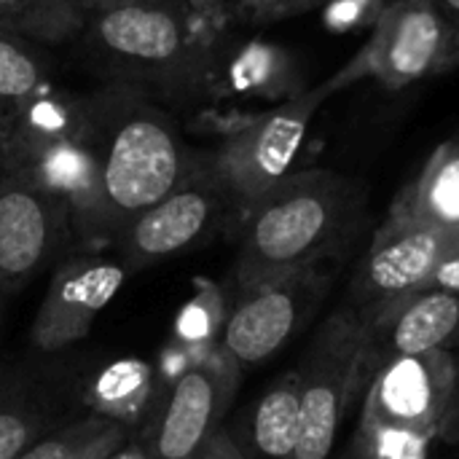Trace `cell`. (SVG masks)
Segmentation results:
<instances>
[{"label": "cell", "mask_w": 459, "mask_h": 459, "mask_svg": "<svg viewBox=\"0 0 459 459\" xmlns=\"http://www.w3.org/2000/svg\"><path fill=\"white\" fill-rule=\"evenodd\" d=\"M86 143L100 167V245H108L124 223L172 194L207 161V151H191L172 116L134 86L89 97Z\"/></svg>", "instance_id": "1"}, {"label": "cell", "mask_w": 459, "mask_h": 459, "mask_svg": "<svg viewBox=\"0 0 459 459\" xmlns=\"http://www.w3.org/2000/svg\"><path fill=\"white\" fill-rule=\"evenodd\" d=\"M366 212L358 178L309 167L282 178L242 221L234 261V290L253 282L339 258Z\"/></svg>", "instance_id": "2"}, {"label": "cell", "mask_w": 459, "mask_h": 459, "mask_svg": "<svg viewBox=\"0 0 459 459\" xmlns=\"http://www.w3.org/2000/svg\"><path fill=\"white\" fill-rule=\"evenodd\" d=\"M91 48L124 81L175 97H196L215 78L218 27L183 0H129L89 13Z\"/></svg>", "instance_id": "3"}, {"label": "cell", "mask_w": 459, "mask_h": 459, "mask_svg": "<svg viewBox=\"0 0 459 459\" xmlns=\"http://www.w3.org/2000/svg\"><path fill=\"white\" fill-rule=\"evenodd\" d=\"M452 38L455 24L433 0H387L366 43L317 89L325 100L368 78L390 91L406 89L446 73Z\"/></svg>", "instance_id": "4"}, {"label": "cell", "mask_w": 459, "mask_h": 459, "mask_svg": "<svg viewBox=\"0 0 459 459\" xmlns=\"http://www.w3.org/2000/svg\"><path fill=\"white\" fill-rule=\"evenodd\" d=\"M323 102L325 97L317 86L301 89L234 126L221 145L210 151V164L237 207L239 226L245 215L293 172L309 124Z\"/></svg>", "instance_id": "5"}, {"label": "cell", "mask_w": 459, "mask_h": 459, "mask_svg": "<svg viewBox=\"0 0 459 459\" xmlns=\"http://www.w3.org/2000/svg\"><path fill=\"white\" fill-rule=\"evenodd\" d=\"M366 320L339 307L315 333L299 374V459H331L352 398L363 390Z\"/></svg>", "instance_id": "6"}, {"label": "cell", "mask_w": 459, "mask_h": 459, "mask_svg": "<svg viewBox=\"0 0 459 459\" xmlns=\"http://www.w3.org/2000/svg\"><path fill=\"white\" fill-rule=\"evenodd\" d=\"M336 261L309 264L247 288H237L221 331V350L242 371L272 360L323 307L336 280Z\"/></svg>", "instance_id": "7"}, {"label": "cell", "mask_w": 459, "mask_h": 459, "mask_svg": "<svg viewBox=\"0 0 459 459\" xmlns=\"http://www.w3.org/2000/svg\"><path fill=\"white\" fill-rule=\"evenodd\" d=\"M229 221L239 223V215L226 186L218 180L207 151V161L196 175L124 223L108 245L132 274L199 247Z\"/></svg>", "instance_id": "8"}, {"label": "cell", "mask_w": 459, "mask_h": 459, "mask_svg": "<svg viewBox=\"0 0 459 459\" xmlns=\"http://www.w3.org/2000/svg\"><path fill=\"white\" fill-rule=\"evenodd\" d=\"M457 242V231H446L387 210L355 269L344 307L366 317L390 301L428 288L433 272Z\"/></svg>", "instance_id": "9"}, {"label": "cell", "mask_w": 459, "mask_h": 459, "mask_svg": "<svg viewBox=\"0 0 459 459\" xmlns=\"http://www.w3.org/2000/svg\"><path fill=\"white\" fill-rule=\"evenodd\" d=\"M242 366L221 344L178 377L143 436L153 459H196L221 430L239 390Z\"/></svg>", "instance_id": "10"}, {"label": "cell", "mask_w": 459, "mask_h": 459, "mask_svg": "<svg viewBox=\"0 0 459 459\" xmlns=\"http://www.w3.org/2000/svg\"><path fill=\"white\" fill-rule=\"evenodd\" d=\"M67 204L24 172H0V293L27 288L73 234Z\"/></svg>", "instance_id": "11"}, {"label": "cell", "mask_w": 459, "mask_h": 459, "mask_svg": "<svg viewBox=\"0 0 459 459\" xmlns=\"http://www.w3.org/2000/svg\"><path fill=\"white\" fill-rule=\"evenodd\" d=\"M455 387V352L395 358L366 382L360 428H403L441 438L452 414Z\"/></svg>", "instance_id": "12"}, {"label": "cell", "mask_w": 459, "mask_h": 459, "mask_svg": "<svg viewBox=\"0 0 459 459\" xmlns=\"http://www.w3.org/2000/svg\"><path fill=\"white\" fill-rule=\"evenodd\" d=\"M129 272L118 258L81 253L65 258L38 307L30 342L38 352L54 355L89 336L100 312L116 299Z\"/></svg>", "instance_id": "13"}, {"label": "cell", "mask_w": 459, "mask_h": 459, "mask_svg": "<svg viewBox=\"0 0 459 459\" xmlns=\"http://www.w3.org/2000/svg\"><path fill=\"white\" fill-rule=\"evenodd\" d=\"M363 317V315H360ZM366 320L363 387L377 368L406 355L455 352L459 347V296L441 288H422Z\"/></svg>", "instance_id": "14"}, {"label": "cell", "mask_w": 459, "mask_h": 459, "mask_svg": "<svg viewBox=\"0 0 459 459\" xmlns=\"http://www.w3.org/2000/svg\"><path fill=\"white\" fill-rule=\"evenodd\" d=\"M3 169L24 172L48 191H54L67 204L75 234L89 245H100V167L86 140L67 137L27 148L22 153L8 156L0 164V172Z\"/></svg>", "instance_id": "15"}, {"label": "cell", "mask_w": 459, "mask_h": 459, "mask_svg": "<svg viewBox=\"0 0 459 459\" xmlns=\"http://www.w3.org/2000/svg\"><path fill=\"white\" fill-rule=\"evenodd\" d=\"M245 459H299L301 409L299 374H282L245 411L239 433H231Z\"/></svg>", "instance_id": "16"}, {"label": "cell", "mask_w": 459, "mask_h": 459, "mask_svg": "<svg viewBox=\"0 0 459 459\" xmlns=\"http://www.w3.org/2000/svg\"><path fill=\"white\" fill-rule=\"evenodd\" d=\"M89 132V97L78 100L73 94L46 86L35 97L16 105L5 118V134L0 148V164L35 145L54 140H86Z\"/></svg>", "instance_id": "17"}, {"label": "cell", "mask_w": 459, "mask_h": 459, "mask_svg": "<svg viewBox=\"0 0 459 459\" xmlns=\"http://www.w3.org/2000/svg\"><path fill=\"white\" fill-rule=\"evenodd\" d=\"M390 212L459 234V137L441 143L393 196Z\"/></svg>", "instance_id": "18"}, {"label": "cell", "mask_w": 459, "mask_h": 459, "mask_svg": "<svg viewBox=\"0 0 459 459\" xmlns=\"http://www.w3.org/2000/svg\"><path fill=\"white\" fill-rule=\"evenodd\" d=\"M86 19L78 0H0V27L32 43H65L83 32Z\"/></svg>", "instance_id": "19"}, {"label": "cell", "mask_w": 459, "mask_h": 459, "mask_svg": "<svg viewBox=\"0 0 459 459\" xmlns=\"http://www.w3.org/2000/svg\"><path fill=\"white\" fill-rule=\"evenodd\" d=\"M153 393V368L140 360H121L108 366L89 390V403L94 414H102L118 425L137 422Z\"/></svg>", "instance_id": "20"}, {"label": "cell", "mask_w": 459, "mask_h": 459, "mask_svg": "<svg viewBox=\"0 0 459 459\" xmlns=\"http://www.w3.org/2000/svg\"><path fill=\"white\" fill-rule=\"evenodd\" d=\"M126 441V428L91 414L27 446L13 459H102Z\"/></svg>", "instance_id": "21"}, {"label": "cell", "mask_w": 459, "mask_h": 459, "mask_svg": "<svg viewBox=\"0 0 459 459\" xmlns=\"http://www.w3.org/2000/svg\"><path fill=\"white\" fill-rule=\"evenodd\" d=\"M46 86H51L48 65L40 59L32 40L0 27V116L8 118L16 105L35 97Z\"/></svg>", "instance_id": "22"}, {"label": "cell", "mask_w": 459, "mask_h": 459, "mask_svg": "<svg viewBox=\"0 0 459 459\" xmlns=\"http://www.w3.org/2000/svg\"><path fill=\"white\" fill-rule=\"evenodd\" d=\"M229 315V299L221 285L199 280L196 296L180 309L175 320V342L186 347H212L221 342V331Z\"/></svg>", "instance_id": "23"}, {"label": "cell", "mask_w": 459, "mask_h": 459, "mask_svg": "<svg viewBox=\"0 0 459 459\" xmlns=\"http://www.w3.org/2000/svg\"><path fill=\"white\" fill-rule=\"evenodd\" d=\"M229 81L234 91H258V94H277L288 83V65L285 54L274 46L253 40L247 48L231 56L229 62Z\"/></svg>", "instance_id": "24"}, {"label": "cell", "mask_w": 459, "mask_h": 459, "mask_svg": "<svg viewBox=\"0 0 459 459\" xmlns=\"http://www.w3.org/2000/svg\"><path fill=\"white\" fill-rule=\"evenodd\" d=\"M436 436L403 428H358L350 452L355 459H428Z\"/></svg>", "instance_id": "25"}, {"label": "cell", "mask_w": 459, "mask_h": 459, "mask_svg": "<svg viewBox=\"0 0 459 459\" xmlns=\"http://www.w3.org/2000/svg\"><path fill=\"white\" fill-rule=\"evenodd\" d=\"M40 428V414L22 398H0V459L19 457L38 441Z\"/></svg>", "instance_id": "26"}, {"label": "cell", "mask_w": 459, "mask_h": 459, "mask_svg": "<svg viewBox=\"0 0 459 459\" xmlns=\"http://www.w3.org/2000/svg\"><path fill=\"white\" fill-rule=\"evenodd\" d=\"M323 0H231V8L237 16L250 22H280L312 11Z\"/></svg>", "instance_id": "27"}, {"label": "cell", "mask_w": 459, "mask_h": 459, "mask_svg": "<svg viewBox=\"0 0 459 459\" xmlns=\"http://www.w3.org/2000/svg\"><path fill=\"white\" fill-rule=\"evenodd\" d=\"M428 288H441L446 293L459 296V242L444 255V261L438 264V269L433 272V280Z\"/></svg>", "instance_id": "28"}, {"label": "cell", "mask_w": 459, "mask_h": 459, "mask_svg": "<svg viewBox=\"0 0 459 459\" xmlns=\"http://www.w3.org/2000/svg\"><path fill=\"white\" fill-rule=\"evenodd\" d=\"M196 459H245V455L239 452V446H237L231 430H223V428H221V430L212 436V441L202 449V455Z\"/></svg>", "instance_id": "29"}, {"label": "cell", "mask_w": 459, "mask_h": 459, "mask_svg": "<svg viewBox=\"0 0 459 459\" xmlns=\"http://www.w3.org/2000/svg\"><path fill=\"white\" fill-rule=\"evenodd\" d=\"M102 459H153L145 441L143 438H134V441H124L121 446H116L108 457Z\"/></svg>", "instance_id": "30"}, {"label": "cell", "mask_w": 459, "mask_h": 459, "mask_svg": "<svg viewBox=\"0 0 459 459\" xmlns=\"http://www.w3.org/2000/svg\"><path fill=\"white\" fill-rule=\"evenodd\" d=\"M455 358H457V387H455V403H452V414H449V422H446L444 436H441V438H449V441H457L459 438V347L455 350Z\"/></svg>", "instance_id": "31"}, {"label": "cell", "mask_w": 459, "mask_h": 459, "mask_svg": "<svg viewBox=\"0 0 459 459\" xmlns=\"http://www.w3.org/2000/svg\"><path fill=\"white\" fill-rule=\"evenodd\" d=\"M436 3V8L457 27L459 24V0H433Z\"/></svg>", "instance_id": "32"}, {"label": "cell", "mask_w": 459, "mask_h": 459, "mask_svg": "<svg viewBox=\"0 0 459 459\" xmlns=\"http://www.w3.org/2000/svg\"><path fill=\"white\" fill-rule=\"evenodd\" d=\"M83 5L86 13H97V11H105V8H113V5H121V3H129V0H78Z\"/></svg>", "instance_id": "33"}, {"label": "cell", "mask_w": 459, "mask_h": 459, "mask_svg": "<svg viewBox=\"0 0 459 459\" xmlns=\"http://www.w3.org/2000/svg\"><path fill=\"white\" fill-rule=\"evenodd\" d=\"M457 67H459V24L455 27L452 48H449V56H446V73H449V70H457Z\"/></svg>", "instance_id": "34"}, {"label": "cell", "mask_w": 459, "mask_h": 459, "mask_svg": "<svg viewBox=\"0 0 459 459\" xmlns=\"http://www.w3.org/2000/svg\"><path fill=\"white\" fill-rule=\"evenodd\" d=\"M3 134H5V118L0 116V148H3Z\"/></svg>", "instance_id": "35"}, {"label": "cell", "mask_w": 459, "mask_h": 459, "mask_svg": "<svg viewBox=\"0 0 459 459\" xmlns=\"http://www.w3.org/2000/svg\"><path fill=\"white\" fill-rule=\"evenodd\" d=\"M342 459H355V455H352V452L347 449V452H344V457H342Z\"/></svg>", "instance_id": "36"}]
</instances>
